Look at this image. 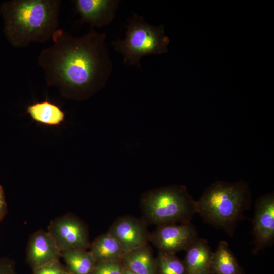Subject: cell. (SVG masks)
Instances as JSON below:
<instances>
[{
	"instance_id": "cell-7",
	"label": "cell",
	"mask_w": 274,
	"mask_h": 274,
	"mask_svg": "<svg viewBox=\"0 0 274 274\" xmlns=\"http://www.w3.org/2000/svg\"><path fill=\"white\" fill-rule=\"evenodd\" d=\"M197 237V230L191 223L166 224L157 226L150 235V241L159 251L176 254L186 250Z\"/></svg>"
},
{
	"instance_id": "cell-6",
	"label": "cell",
	"mask_w": 274,
	"mask_h": 274,
	"mask_svg": "<svg viewBox=\"0 0 274 274\" xmlns=\"http://www.w3.org/2000/svg\"><path fill=\"white\" fill-rule=\"evenodd\" d=\"M47 231L61 252L87 250L90 247L88 232L84 224L75 216L66 214L52 220Z\"/></svg>"
},
{
	"instance_id": "cell-11",
	"label": "cell",
	"mask_w": 274,
	"mask_h": 274,
	"mask_svg": "<svg viewBox=\"0 0 274 274\" xmlns=\"http://www.w3.org/2000/svg\"><path fill=\"white\" fill-rule=\"evenodd\" d=\"M27 261L33 269L49 262L58 260L61 252L55 240L47 231L38 230L33 233L28 241Z\"/></svg>"
},
{
	"instance_id": "cell-24",
	"label": "cell",
	"mask_w": 274,
	"mask_h": 274,
	"mask_svg": "<svg viewBox=\"0 0 274 274\" xmlns=\"http://www.w3.org/2000/svg\"><path fill=\"white\" fill-rule=\"evenodd\" d=\"M63 274H73L70 271H68L67 270H66Z\"/></svg>"
},
{
	"instance_id": "cell-5",
	"label": "cell",
	"mask_w": 274,
	"mask_h": 274,
	"mask_svg": "<svg viewBox=\"0 0 274 274\" xmlns=\"http://www.w3.org/2000/svg\"><path fill=\"white\" fill-rule=\"evenodd\" d=\"M127 22L125 37L112 42L115 50L122 54L125 64L141 68L143 57L168 52L170 40L165 35L163 25H152L136 14L128 18Z\"/></svg>"
},
{
	"instance_id": "cell-10",
	"label": "cell",
	"mask_w": 274,
	"mask_h": 274,
	"mask_svg": "<svg viewBox=\"0 0 274 274\" xmlns=\"http://www.w3.org/2000/svg\"><path fill=\"white\" fill-rule=\"evenodd\" d=\"M75 10L81 23H87L91 28H101L114 19L119 6V0H75Z\"/></svg>"
},
{
	"instance_id": "cell-14",
	"label": "cell",
	"mask_w": 274,
	"mask_h": 274,
	"mask_svg": "<svg viewBox=\"0 0 274 274\" xmlns=\"http://www.w3.org/2000/svg\"><path fill=\"white\" fill-rule=\"evenodd\" d=\"M211 274H245L225 241H220L211 261Z\"/></svg>"
},
{
	"instance_id": "cell-13",
	"label": "cell",
	"mask_w": 274,
	"mask_h": 274,
	"mask_svg": "<svg viewBox=\"0 0 274 274\" xmlns=\"http://www.w3.org/2000/svg\"><path fill=\"white\" fill-rule=\"evenodd\" d=\"M121 261L136 274H156V259L148 244L125 253Z\"/></svg>"
},
{
	"instance_id": "cell-9",
	"label": "cell",
	"mask_w": 274,
	"mask_h": 274,
	"mask_svg": "<svg viewBox=\"0 0 274 274\" xmlns=\"http://www.w3.org/2000/svg\"><path fill=\"white\" fill-rule=\"evenodd\" d=\"M107 232L121 245L125 253L148 244L150 240L145 222L131 216L118 218Z\"/></svg>"
},
{
	"instance_id": "cell-23",
	"label": "cell",
	"mask_w": 274,
	"mask_h": 274,
	"mask_svg": "<svg viewBox=\"0 0 274 274\" xmlns=\"http://www.w3.org/2000/svg\"><path fill=\"white\" fill-rule=\"evenodd\" d=\"M123 274H130V272L129 269L124 267Z\"/></svg>"
},
{
	"instance_id": "cell-16",
	"label": "cell",
	"mask_w": 274,
	"mask_h": 274,
	"mask_svg": "<svg viewBox=\"0 0 274 274\" xmlns=\"http://www.w3.org/2000/svg\"><path fill=\"white\" fill-rule=\"evenodd\" d=\"M27 112L35 121L51 126L60 124L65 118L59 107L47 100L29 105Z\"/></svg>"
},
{
	"instance_id": "cell-20",
	"label": "cell",
	"mask_w": 274,
	"mask_h": 274,
	"mask_svg": "<svg viewBox=\"0 0 274 274\" xmlns=\"http://www.w3.org/2000/svg\"><path fill=\"white\" fill-rule=\"evenodd\" d=\"M66 270L58 260L33 269V274H63Z\"/></svg>"
},
{
	"instance_id": "cell-8",
	"label": "cell",
	"mask_w": 274,
	"mask_h": 274,
	"mask_svg": "<svg viewBox=\"0 0 274 274\" xmlns=\"http://www.w3.org/2000/svg\"><path fill=\"white\" fill-rule=\"evenodd\" d=\"M254 246L253 252L257 253L271 246L274 241V196L272 193L259 198L255 205L252 221Z\"/></svg>"
},
{
	"instance_id": "cell-21",
	"label": "cell",
	"mask_w": 274,
	"mask_h": 274,
	"mask_svg": "<svg viewBox=\"0 0 274 274\" xmlns=\"http://www.w3.org/2000/svg\"><path fill=\"white\" fill-rule=\"evenodd\" d=\"M0 274H16L12 261L7 258H0Z\"/></svg>"
},
{
	"instance_id": "cell-3",
	"label": "cell",
	"mask_w": 274,
	"mask_h": 274,
	"mask_svg": "<svg viewBox=\"0 0 274 274\" xmlns=\"http://www.w3.org/2000/svg\"><path fill=\"white\" fill-rule=\"evenodd\" d=\"M250 206L249 189L244 182H216L196 201L197 213L204 222L230 236Z\"/></svg>"
},
{
	"instance_id": "cell-12",
	"label": "cell",
	"mask_w": 274,
	"mask_h": 274,
	"mask_svg": "<svg viewBox=\"0 0 274 274\" xmlns=\"http://www.w3.org/2000/svg\"><path fill=\"white\" fill-rule=\"evenodd\" d=\"M185 251L183 261L187 274H211L213 252L207 240L197 237Z\"/></svg>"
},
{
	"instance_id": "cell-25",
	"label": "cell",
	"mask_w": 274,
	"mask_h": 274,
	"mask_svg": "<svg viewBox=\"0 0 274 274\" xmlns=\"http://www.w3.org/2000/svg\"><path fill=\"white\" fill-rule=\"evenodd\" d=\"M129 271H130V270H129ZM130 274H136V273H134V272H132V271H130Z\"/></svg>"
},
{
	"instance_id": "cell-4",
	"label": "cell",
	"mask_w": 274,
	"mask_h": 274,
	"mask_svg": "<svg viewBox=\"0 0 274 274\" xmlns=\"http://www.w3.org/2000/svg\"><path fill=\"white\" fill-rule=\"evenodd\" d=\"M146 221L157 226L191 223L197 213L196 201L184 186H169L151 190L141 201Z\"/></svg>"
},
{
	"instance_id": "cell-18",
	"label": "cell",
	"mask_w": 274,
	"mask_h": 274,
	"mask_svg": "<svg viewBox=\"0 0 274 274\" xmlns=\"http://www.w3.org/2000/svg\"><path fill=\"white\" fill-rule=\"evenodd\" d=\"M156 263V274H187L184 261L174 253L159 251Z\"/></svg>"
},
{
	"instance_id": "cell-2",
	"label": "cell",
	"mask_w": 274,
	"mask_h": 274,
	"mask_svg": "<svg viewBox=\"0 0 274 274\" xmlns=\"http://www.w3.org/2000/svg\"><path fill=\"white\" fill-rule=\"evenodd\" d=\"M60 0H12L3 3L5 35L13 46L27 47L52 40L58 29Z\"/></svg>"
},
{
	"instance_id": "cell-15",
	"label": "cell",
	"mask_w": 274,
	"mask_h": 274,
	"mask_svg": "<svg viewBox=\"0 0 274 274\" xmlns=\"http://www.w3.org/2000/svg\"><path fill=\"white\" fill-rule=\"evenodd\" d=\"M90 248L97 262L120 261L125 254L121 245L108 232L95 239Z\"/></svg>"
},
{
	"instance_id": "cell-1",
	"label": "cell",
	"mask_w": 274,
	"mask_h": 274,
	"mask_svg": "<svg viewBox=\"0 0 274 274\" xmlns=\"http://www.w3.org/2000/svg\"><path fill=\"white\" fill-rule=\"evenodd\" d=\"M106 39L105 33L94 28L80 37L58 28L53 35V44L43 49L37 58L47 84L78 100L103 88L113 69Z\"/></svg>"
},
{
	"instance_id": "cell-19",
	"label": "cell",
	"mask_w": 274,
	"mask_h": 274,
	"mask_svg": "<svg viewBox=\"0 0 274 274\" xmlns=\"http://www.w3.org/2000/svg\"><path fill=\"white\" fill-rule=\"evenodd\" d=\"M124 266L121 261L97 262L93 274H123Z\"/></svg>"
},
{
	"instance_id": "cell-17",
	"label": "cell",
	"mask_w": 274,
	"mask_h": 274,
	"mask_svg": "<svg viewBox=\"0 0 274 274\" xmlns=\"http://www.w3.org/2000/svg\"><path fill=\"white\" fill-rule=\"evenodd\" d=\"M66 269L73 274H93L97 262L90 251L69 250L61 252Z\"/></svg>"
},
{
	"instance_id": "cell-26",
	"label": "cell",
	"mask_w": 274,
	"mask_h": 274,
	"mask_svg": "<svg viewBox=\"0 0 274 274\" xmlns=\"http://www.w3.org/2000/svg\"><path fill=\"white\" fill-rule=\"evenodd\" d=\"M1 187V185H0V187Z\"/></svg>"
},
{
	"instance_id": "cell-22",
	"label": "cell",
	"mask_w": 274,
	"mask_h": 274,
	"mask_svg": "<svg viewBox=\"0 0 274 274\" xmlns=\"http://www.w3.org/2000/svg\"><path fill=\"white\" fill-rule=\"evenodd\" d=\"M7 211V203L4 193L1 186L0 187V221L4 218Z\"/></svg>"
}]
</instances>
